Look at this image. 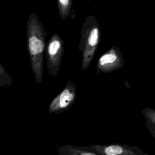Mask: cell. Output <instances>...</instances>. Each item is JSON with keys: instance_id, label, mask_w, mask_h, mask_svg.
<instances>
[{"instance_id": "cell-6", "label": "cell", "mask_w": 155, "mask_h": 155, "mask_svg": "<svg viewBox=\"0 0 155 155\" xmlns=\"http://www.w3.org/2000/svg\"><path fill=\"white\" fill-rule=\"evenodd\" d=\"M87 148L100 155H149L139 147L121 143L91 145Z\"/></svg>"}, {"instance_id": "cell-1", "label": "cell", "mask_w": 155, "mask_h": 155, "mask_svg": "<svg viewBox=\"0 0 155 155\" xmlns=\"http://www.w3.org/2000/svg\"><path fill=\"white\" fill-rule=\"evenodd\" d=\"M27 46L31 70L36 82L41 84L44 75V54L47 33L35 12L28 16L27 22Z\"/></svg>"}, {"instance_id": "cell-5", "label": "cell", "mask_w": 155, "mask_h": 155, "mask_svg": "<svg viewBox=\"0 0 155 155\" xmlns=\"http://www.w3.org/2000/svg\"><path fill=\"white\" fill-rule=\"evenodd\" d=\"M125 60L120 48L113 45L98 59L96 64L97 73H108L124 67Z\"/></svg>"}, {"instance_id": "cell-8", "label": "cell", "mask_w": 155, "mask_h": 155, "mask_svg": "<svg viewBox=\"0 0 155 155\" xmlns=\"http://www.w3.org/2000/svg\"><path fill=\"white\" fill-rule=\"evenodd\" d=\"M57 4L61 19L68 18L72 9V0H57Z\"/></svg>"}, {"instance_id": "cell-3", "label": "cell", "mask_w": 155, "mask_h": 155, "mask_svg": "<svg viewBox=\"0 0 155 155\" xmlns=\"http://www.w3.org/2000/svg\"><path fill=\"white\" fill-rule=\"evenodd\" d=\"M64 52L63 40L58 34H53L46 44L45 49L47 73L52 77H56L59 71Z\"/></svg>"}, {"instance_id": "cell-7", "label": "cell", "mask_w": 155, "mask_h": 155, "mask_svg": "<svg viewBox=\"0 0 155 155\" xmlns=\"http://www.w3.org/2000/svg\"><path fill=\"white\" fill-rule=\"evenodd\" d=\"M58 155H100L93 152L87 146L65 145L58 148Z\"/></svg>"}, {"instance_id": "cell-4", "label": "cell", "mask_w": 155, "mask_h": 155, "mask_svg": "<svg viewBox=\"0 0 155 155\" xmlns=\"http://www.w3.org/2000/svg\"><path fill=\"white\" fill-rule=\"evenodd\" d=\"M76 98V86L69 81L63 90L50 102L48 112L58 114L68 110L74 104Z\"/></svg>"}, {"instance_id": "cell-2", "label": "cell", "mask_w": 155, "mask_h": 155, "mask_svg": "<svg viewBox=\"0 0 155 155\" xmlns=\"http://www.w3.org/2000/svg\"><path fill=\"white\" fill-rule=\"evenodd\" d=\"M101 41L99 24L93 15H88L82 24L81 31L79 51L82 53V69H87L93 59Z\"/></svg>"}, {"instance_id": "cell-11", "label": "cell", "mask_w": 155, "mask_h": 155, "mask_svg": "<svg viewBox=\"0 0 155 155\" xmlns=\"http://www.w3.org/2000/svg\"><path fill=\"white\" fill-rule=\"evenodd\" d=\"M145 124L147 127V128H148V131H150V133H151V134L152 135V136L155 139V125L152 124L150 120H148L147 119H145Z\"/></svg>"}, {"instance_id": "cell-10", "label": "cell", "mask_w": 155, "mask_h": 155, "mask_svg": "<svg viewBox=\"0 0 155 155\" xmlns=\"http://www.w3.org/2000/svg\"><path fill=\"white\" fill-rule=\"evenodd\" d=\"M142 113L145 119L150 120L155 125V110L151 108H145L142 110Z\"/></svg>"}, {"instance_id": "cell-9", "label": "cell", "mask_w": 155, "mask_h": 155, "mask_svg": "<svg viewBox=\"0 0 155 155\" xmlns=\"http://www.w3.org/2000/svg\"><path fill=\"white\" fill-rule=\"evenodd\" d=\"M12 78L0 63V87H7L12 85Z\"/></svg>"}]
</instances>
